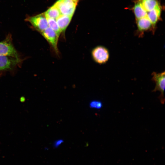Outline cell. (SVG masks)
<instances>
[{
	"label": "cell",
	"instance_id": "obj_1",
	"mask_svg": "<svg viewBox=\"0 0 165 165\" xmlns=\"http://www.w3.org/2000/svg\"><path fill=\"white\" fill-rule=\"evenodd\" d=\"M91 55L93 61L99 64H106L110 58L108 50L102 45L97 46L93 48L91 51Z\"/></svg>",
	"mask_w": 165,
	"mask_h": 165
},
{
	"label": "cell",
	"instance_id": "obj_2",
	"mask_svg": "<svg viewBox=\"0 0 165 165\" xmlns=\"http://www.w3.org/2000/svg\"><path fill=\"white\" fill-rule=\"evenodd\" d=\"M152 79L155 83L153 92L159 91L161 93L160 98L162 103L164 102V94L165 90V72L164 71L160 73L153 72L152 74Z\"/></svg>",
	"mask_w": 165,
	"mask_h": 165
},
{
	"label": "cell",
	"instance_id": "obj_3",
	"mask_svg": "<svg viewBox=\"0 0 165 165\" xmlns=\"http://www.w3.org/2000/svg\"><path fill=\"white\" fill-rule=\"evenodd\" d=\"M55 4L61 14L73 16L77 3L74 0H58Z\"/></svg>",
	"mask_w": 165,
	"mask_h": 165
},
{
	"label": "cell",
	"instance_id": "obj_4",
	"mask_svg": "<svg viewBox=\"0 0 165 165\" xmlns=\"http://www.w3.org/2000/svg\"><path fill=\"white\" fill-rule=\"evenodd\" d=\"M41 33L56 53L58 54V42L59 37L56 32L48 27Z\"/></svg>",
	"mask_w": 165,
	"mask_h": 165
},
{
	"label": "cell",
	"instance_id": "obj_5",
	"mask_svg": "<svg viewBox=\"0 0 165 165\" xmlns=\"http://www.w3.org/2000/svg\"><path fill=\"white\" fill-rule=\"evenodd\" d=\"M27 20L40 32L49 27L47 18L44 13L28 17Z\"/></svg>",
	"mask_w": 165,
	"mask_h": 165
},
{
	"label": "cell",
	"instance_id": "obj_6",
	"mask_svg": "<svg viewBox=\"0 0 165 165\" xmlns=\"http://www.w3.org/2000/svg\"><path fill=\"white\" fill-rule=\"evenodd\" d=\"M137 27V35L138 37H143L145 32L151 30L152 33L154 32L152 23L146 16L136 20Z\"/></svg>",
	"mask_w": 165,
	"mask_h": 165
},
{
	"label": "cell",
	"instance_id": "obj_7",
	"mask_svg": "<svg viewBox=\"0 0 165 165\" xmlns=\"http://www.w3.org/2000/svg\"><path fill=\"white\" fill-rule=\"evenodd\" d=\"M0 55L18 58L17 52L13 45L6 40L0 42Z\"/></svg>",
	"mask_w": 165,
	"mask_h": 165
},
{
	"label": "cell",
	"instance_id": "obj_8",
	"mask_svg": "<svg viewBox=\"0 0 165 165\" xmlns=\"http://www.w3.org/2000/svg\"><path fill=\"white\" fill-rule=\"evenodd\" d=\"M19 61L18 58L0 55V71L11 69Z\"/></svg>",
	"mask_w": 165,
	"mask_h": 165
},
{
	"label": "cell",
	"instance_id": "obj_9",
	"mask_svg": "<svg viewBox=\"0 0 165 165\" xmlns=\"http://www.w3.org/2000/svg\"><path fill=\"white\" fill-rule=\"evenodd\" d=\"M161 13V8L160 5L147 12L146 16L152 23L154 32L156 25L160 18Z\"/></svg>",
	"mask_w": 165,
	"mask_h": 165
},
{
	"label": "cell",
	"instance_id": "obj_10",
	"mask_svg": "<svg viewBox=\"0 0 165 165\" xmlns=\"http://www.w3.org/2000/svg\"><path fill=\"white\" fill-rule=\"evenodd\" d=\"M72 16L61 14L56 19L61 33H64L71 20Z\"/></svg>",
	"mask_w": 165,
	"mask_h": 165
},
{
	"label": "cell",
	"instance_id": "obj_11",
	"mask_svg": "<svg viewBox=\"0 0 165 165\" xmlns=\"http://www.w3.org/2000/svg\"><path fill=\"white\" fill-rule=\"evenodd\" d=\"M133 10L136 20L147 16V12L143 8L139 0L135 3L133 7Z\"/></svg>",
	"mask_w": 165,
	"mask_h": 165
},
{
	"label": "cell",
	"instance_id": "obj_12",
	"mask_svg": "<svg viewBox=\"0 0 165 165\" xmlns=\"http://www.w3.org/2000/svg\"><path fill=\"white\" fill-rule=\"evenodd\" d=\"M44 13L46 18L55 19L61 15L59 9L55 3Z\"/></svg>",
	"mask_w": 165,
	"mask_h": 165
},
{
	"label": "cell",
	"instance_id": "obj_13",
	"mask_svg": "<svg viewBox=\"0 0 165 165\" xmlns=\"http://www.w3.org/2000/svg\"><path fill=\"white\" fill-rule=\"evenodd\" d=\"M144 9L147 12L160 5L158 0H139Z\"/></svg>",
	"mask_w": 165,
	"mask_h": 165
},
{
	"label": "cell",
	"instance_id": "obj_14",
	"mask_svg": "<svg viewBox=\"0 0 165 165\" xmlns=\"http://www.w3.org/2000/svg\"><path fill=\"white\" fill-rule=\"evenodd\" d=\"M48 26L54 31L59 37L61 32L55 19L47 18Z\"/></svg>",
	"mask_w": 165,
	"mask_h": 165
},
{
	"label": "cell",
	"instance_id": "obj_15",
	"mask_svg": "<svg viewBox=\"0 0 165 165\" xmlns=\"http://www.w3.org/2000/svg\"><path fill=\"white\" fill-rule=\"evenodd\" d=\"M102 103L98 101L94 100L90 102L89 104L90 107L97 109H100L102 106Z\"/></svg>",
	"mask_w": 165,
	"mask_h": 165
},
{
	"label": "cell",
	"instance_id": "obj_16",
	"mask_svg": "<svg viewBox=\"0 0 165 165\" xmlns=\"http://www.w3.org/2000/svg\"><path fill=\"white\" fill-rule=\"evenodd\" d=\"M64 142L62 139H58L56 141L53 143V146L55 148H57L59 146Z\"/></svg>",
	"mask_w": 165,
	"mask_h": 165
},
{
	"label": "cell",
	"instance_id": "obj_17",
	"mask_svg": "<svg viewBox=\"0 0 165 165\" xmlns=\"http://www.w3.org/2000/svg\"><path fill=\"white\" fill-rule=\"evenodd\" d=\"M74 1H75L76 2L78 3V1L79 0H74Z\"/></svg>",
	"mask_w": 165,
	"mask_h": 165
}]
</instances>
